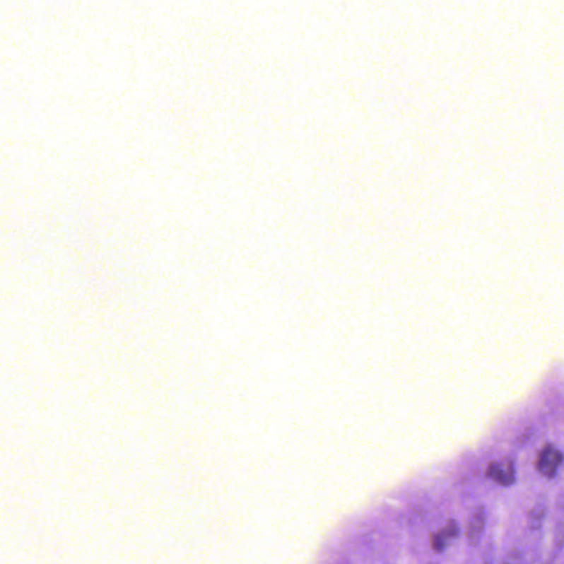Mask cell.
I'll use <instances>...</instances> for the list:
<instances>
[{
    "label": "cell",
    "mask_w": 564,
    "mask_h": 564,
    "mask_svg": "<svg viewBox=\"0 0 564 564\" xmlns=\"http://www.w3.org/2000/svg\"><path fill=\"white\" fill-rule=\"evenodd\" d=\"M563 462V455L552 447H547L540 452L537 461V469L544 476L553 477L557 469Z\"/></svg>",
    "instance_id": "cell-1"
},
{
    "label": "cell",
    "mask_w": 564,
    "mask_h": 564,
    "mask_svg": "<svg viewBox=\"0 0 564 564\" xmlns=\"http://www.w3.org/2000/svg\"><path fill=\"white\" fill-rule=\"evenodd\" d=\"M485 524H486V512L484 507H477L469 517L466 527V537L471 546H476L478 544L484 531Z\"/></svg>",
    "instance_id": "cell-2"
},
{
    "label": "cell",
    "mask_w": 564,
    "mask_h": 564,
    "mask_svg": "<svg viewBox=\"0 0 564 564\" xmlns=\"http://www.w3.org/2000/svg\"><path fill=\"white\" fill-rule=\"evenodd\" d=\"M459 532V528L457 522L452 519L449 520L445 527L440 529L439 531L431 534L430 544H431L432 549L435 550V552L443 551L447 547V544L457 537Z\"/></svg>",
    "instance_id": "cell-3"
},
{
    "label": "cell",
    "mask_w": 564,
    "mask_h": 564,
    "mask_svg": "<svg viewBox=\"0 0 564 564\" xmlns=\"http://www.w3.org/2000/svg\"><path fill=\"white\" fill-rule=\"evenodd\" d=\"M487 475L498 484L510 486L515 481L514 466L510 461L492 463L488 467Z\"/></svg>",
    "instance_id": "cell-4"
}]
</instances>
